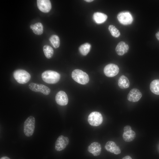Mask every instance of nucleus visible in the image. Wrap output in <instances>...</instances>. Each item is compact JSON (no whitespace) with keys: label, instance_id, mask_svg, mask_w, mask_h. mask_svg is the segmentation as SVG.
<instances>
[{"label":"nucleus","instance_id":"obj_20","mask_svg":"<svg viewBox=\"0 0 159 159\" xmlns=\"http://www.w3.org/2000/svg\"><path fill=\"white\" fill-rule=\"evenodd\" d=\"M150 89L154 94L159 95V80H155L151 82Z\"/></svg>","mask_w":159,"mask_h":159},{"label":"nucleus","instance_id":"obj_11","mask_svg":"<svg viewBox=\"0 0 159 159\" xmlns=\"http://www.w3.org/2000/svg\"><path fill=\"white\" fill-rule=\"evenodd\" d=\"M37 5L39 9L44 13H47L51 9V4L49 0H37Z\"/></svg>","mask_w":159,"mask_h":159},{"label":"nucleus","instance_id":"obj_10","mask_svg":"<svg viewBox=\"0 0 159 159\" xmlns=\"http://www.w3.org/2000/svg\"><path fill=\"white\" fill-rule=\"evenodd\" d=\"M142 94L140 90L137 88L131 89L127 96V99L130 102H138L140 99Z\"/></svg>","mask_w":159,"mask_h":159},{"label":"nucleus","instance_id":"obj_15","mask_svg":"<svg viewBox=\"0 0 159 159\" xmlns=\"http://www.w3.org/2000/svg\"><path fill=\"white\" fill-rule=\"evenodd\" d=\"M129 48L128 44L123 41H121L117 44L115 50L117 54L122 56L128 52Z\"/></svg>","mask_w":159,"mask_h":159},{"label":"nucleus","instance_id":"obj_21","mask_svg":"<svg viewBox=\"0 0 159 159\" xmlns=\"http://www.w3.org/2000/svg\"><path fill=\"white\" fill-rule=\"evenodd\" d=\"M91 47V46L90 44L86 43L81 45L79 47V51L81 54L85 56L89 52Z\"/></svg>","mask_w":159,"mask_h":159},{"label":"nucleus","instance_id":"obj_16","mask_svg":"<svg viewBox=\"0 0 159 159\" xmlns=\"http://www.w3.org/2000/svg\"><path fill=\"white\" fill-rule=\"evenodd\" d=\"M107 16L106 14L100 12L94 13L93 15L94 21L97 24H101L106 20Z\"/></svg>","mask_w":159,"mask_h":159},{"label":"nucleus","instance_id":"obj_12","mask_svg":"<svg viewBox=\"0 0 159 159\" xmlns=\"http://www.w3.org/2000/svg\"><path fill=\"white\" fill-rule=\"evenodd\" d=\"M55 100L58 104L61 106H64L67 104L68 99L66 93L64 91H60L56 95Z\"/></svg>","mask_w":159,"mask_h":159},{"label":"nucleus","instance_id":"obj_7","mask_svg":"<svg viewBox=\"0 0 159 159\" xmlns=\"http://www.w3.org/2000/svg\"><path fill=\"white\" fill-rule=\"evenodd\" d=\"M118 67L114 64H110L106 65L104 69L105 75L109 77H112L117 75L119 73Z\"/></svg>","mask_w":159,"mask_h":159},{"label":"nucleus","instance_id":"obj_23","mask_svg":"<svg viewBox=\"0 0 159 159\" xmlns=\"http://www.w3.org/2000/svg\"><path fill=\"white\" fill-rule=\"evenodd\" d=\"M49 40L54 48H57L59 47L60 42L58 36L56 35H52L49 38Z\"/></svg>","mask_w":159,"mask_h":159},{"label":"nucleus","instance_id":"obj_4","mask_svg":"<svg viewBox=\"0 0 159 159\" xmlns=\"http://www.w3.org/2000/svg\"><path fill=\"white\" fill-rule=\"evenodd\" d=\"M35 119L32 116L29 117L25 121L24 126V132L27 137L32 136L33 134L35 126Z\"/></svg>","mask_w":159,"mask_h":159},{"label":"nucleus","instance_id":"obj_6","mask_svg":"<svg viewBox=\"0 0 159 159\" xmlns=\"http://www.w3.org/2000/svg\"><path fill=\"white\" fill-rule=\"evenodd\" d=\"M119 22L124 25L131 24L133 21V18L130 13L127 11L122 12L117 15Z\"/></svg>","mask_w":159,"mask_h":159},{"label":"nucleus","instance_id":"obj_29","mask_svg":"<svg viewBox=\"0 0 159 159\" xmlns=\"http://www.w3.org/2000/svg\"><path fill=\"white\" fill-rule=\"evenodd\" d=\"M85 1L88 2H90L93 1V0H85Z\"/></svg>","mask_w":159,"mask_h":159},{"label":"nucleus","instance_id":"obj_3","mask_svg":"<svg viewBox=\"0 0 159 159\" xmlns=\"http://www.w3.org/2000/svg\"><path fill=\"white\" fill-rule=\"evenodd\" d=\"M15 79L19 83L21 84H25L30 80L31 75L26 71L19 69L15 71L13 73Z\"/></svg>","mask_w":159,"mask_h":159},{"label":"nucleus","instance_id":"obj_5","mask_svg":"<svg viewBox=\"0 0 159 159\" xmlns=\"http://www.w3.org/2000/svg\"><path fill=\"white\" fill-rule=\"evenodd\" d=\"M103 117L101 114L97 112H93L89 115L88 121L89 124L93 126H97L102 122Z\"/></svg>","mask_w":159,"mask_h":159},{"label":"nucleus","instance_id":"obj_19","mask_svg":"<svg viewBox=\"0 0 159 159\" xmlns=\"http://www.w3.org/2000/svg\"><path fill=\"white\" fill-rule=\"evenodd\" d=\"M30 28L32 30L33 32L35 34L40 35L43 32V26L40 22H38L34 24H31Z\"/></svg>","mask_w":159,"mask_h":159},{"label":"nucleus","instance_id":"obj_13","mask_svg":"<svg viewBox=\"0 0 159 159\" xmlns=\"http://www.w3.org/2000/svg\"><path fill=\"white\" fill-rule=\"evenodd\" d=\"M101 146L100 144L97 142L91 143L88 147V152L92 153L94 156L99 155L101 151Z\"/></svg>","mask_w":159,"mask_h":159},{"label":"nucleus","instance_id":"obj_25","mask_svg":"<svg viewBox=\"0 0 159 159\" xmlns=\"http://www.w3.org/2000/svg\"><path fill=\"white\" fill-rule=\"evenodd\" d=\"M131 127L130 126L127 125L125 126L124 128V131H126L131 130Z\"/></svg>","mask_w":159,"mask_h":159},{"label":"nucleus","instance_id":"obj_27","mask_svg":"<svg viewBox=\"0 0 159 159\" xmlns=\"http://www.w3.org/2000/svg\"><path fill=\"white\" fill-rule=\"evenodd\" d=\"M155 36L157 39L159 41V31L156 34Z\"/></svg>","mask_w":159,"mask_h":159},{"label":"nucleus","instance_id":"obj_28","mask_svg":"<svg viewBox=\"0 0 159 159\" xmlns=\"http://www.w3.org/2000/svg\"><path fill=\"white\" fill-rule=\"evenodd\" d=\"M0 159H10L9 158L7 157L4 156L1 158Z\"/></svg>","mask_w":159,"mask_h":159},{"label":"nucleus","instance_id":"obj_9","mask_svg":"<svg viewBox=\"0 0 159 159\" xmlns=\"http://www.w3.org/2000/svg\"><path fill=\"white\" fill-rule=\"evenodd\" d=\"M69 139L67 137L61 135L59 136L56 140L55 143V149L58 151L64 149L69 143Z\"/></svg>","mask_w":159,"mask_h":159},{"label":"nucleus","instance_id":"obj_8","mask_svg":"<svg viewBox=\"0 0 159 159\" xmlns=\"http://www.w3.org/2000/svg\"><path fill=\"white\" fill-rule=\"evenodd\" d=\"M29 87L32 90L35 92H40L46 95L49 94L51 92L48 87L42 84L31 83L29 85Z\"/></svg>","mask_w":159,"mask_h":159},{"label":"nucleus","instance_id":"obj_24","mask_svg":"<svg viewBox=\"0 0 159 159\" xmlns=\"http://www.w3.org/2000/svg\"><path fill=\"white\" fill-rule=\"evenodd\" d=\"M108 29L112 35L115 38L119 37L120 34L119 30L114 25H110L108 26Z\"/></svg>","mask_w":159,"mask_h":159},{"label":"nucleus","instance_id":"obj_17","mask_svg":"<svg viewBox=\"0 0 159 159\" xmlns=\"http://www.w3.org/2000/svg\"><path fill=\"white\" fill-rule=\"evenodd\" d=\"M118 85L120 88L125 89L129 87L130 83L128 78L125 76L122 75L119 78Z\"/></svg>","mask_w":159,"mask_h":159},{"label":"nucleus","instance_id":"obj_18","mask_svg":"<svg viewBox=\"0 0 159 159\" xmlns=\"http://www.w3.org/2000/svg\"><path fill=\"white\" fill-rule=\"evenodd\" d=\"M136 137L135 132L132 130L124 131L122 138L126 142H130L132 141Z\"/></svg>","mask_w":159,"mask_h":159},{"label":"nucleus","instance_id":"obj_26","mask_svg":"<svg viewBox=\"0 0 159 159\" xmlns=\"http://www.w3.org/2000/svg\"><path fill=\"white\" fill-rule=\"evenodd\" d=\"M122 159H132V158L130 156L127 155L124 157Z\"/></svg>","mask_w":159,"mask_h":159},{"label":"nucleus","instance_id":"obj_2","mask_svg":"<svg viewBox=\"0 0 159 159\" xmlns=\"http://www.w3.org/2000/svg\"><path fill=\"white\" fill-rule=\"evenodd\" d=\"M72 77L74 81L82 85L87 84L89 80L87 74L79 69L74 70L72 72Z\"/></svg>","mask_w":159,"mask_h":159},{"label":"nucleus","instance_id":"obj_1","mask_svg":"<svg viewBox=\"0 0 159 159\" xmlns=\"http://www.w3.org/2000/svg\"><path fill=\"white\" fill-rule=\"evenodd\" d=\"M42 78L44 82L47 83L55 84L59 80L60 75L56 72L47 70L42 73Z\"/></svg>","mask_w":159,"mask_h":159},{"label":"nucleus","instance_id":"obj_22","mask_svg":"<svg viewBox=\"0 0 159 159\" xmlns=\"http://www.w3.org/2000/svg\"><path fill=\"white\" fill-rule=\"evenodd\" d=\"M43 50L45 57L48 59L51 58L54 54L53 48L50 46L46 45L44 46Z\"/></svg>","mask_w":159,"mask_h":159},{"label":"nucleus","instance_id":"obj_14","mask_svg":"<svg viewBox=\"0 0 159 159\" xmlns=\"http://www.w3.org/2000/svg\"><path fill=\"white\" fill-rule=\"evenodd\" d=\"M105 148L108 151L114 153L115 154H118L120 153L121 150L115 143L112 141H107L105 145Z\"/></svg>","mask_w":159,"mask_h":159}]
</instances>
